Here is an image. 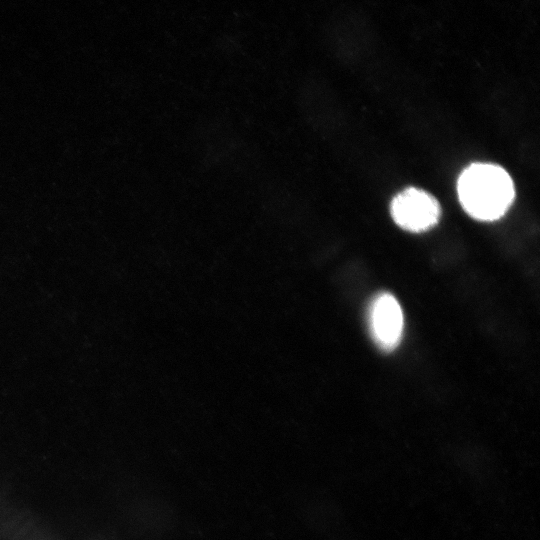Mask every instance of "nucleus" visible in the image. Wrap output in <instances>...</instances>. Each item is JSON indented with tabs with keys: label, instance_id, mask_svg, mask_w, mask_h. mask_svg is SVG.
<instances>
[{
	"label": "nucleus",
	"instance_id": "obj_1",
	"mask_svg": "<svg viewBox=\"0 0 540 540\" xmlns=\"http://www.w3.org/2000/svg\"><path fill=\"white\" fill-rule=\"evenodd\" d=\"M457 192L464 210L482 221L500 218L515 195L514 184L507 171L488 163L467 167L458 179Z\"/></svg>",
	"mask_w": 540,
	"mask_h": 540
},
{
	"label": "nucleus",
	"instance_id": "obj_2",
	"mask_svg": "<svg viewBox=\"0 0 540 540\" xmlns=\"http://www.w3.org/2000/svg\"><path fill=\"white\" fill-rule=\"evenodd\" d=\"M390 214L394 222L402 229L420 233L437 224L441 207L430 193L410 187L402 190L392 199Z\"/></svg>",
	"mask_w": 540,
	"mask_h": 540
},
{
	"label": "nucleus",
	"instance_id": "obj_3",
	"mask_svg": "<svg viewBox=\"0 0 540 540\" xmlns=\"http://www.w3.org/2000/svg\"><path fill=\"white\" fill-rule=\"evenodd\" d=\"M369 329L374 342L384 351H391L401 341L403 313L396 298L389 293L378 294L368 313Z\"/></svg>",
	"mask_w": 540,
	"mask_h": 540
}]
</instances>
